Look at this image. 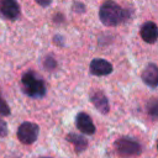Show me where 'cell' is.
<instances>
[{
	"mask_svg": "<svg viewBox=\"0 0 158 158\" xmlns=\"http://www.w3.org/2000/svg\"><path fill=\"white\" fill-rule=\"evenodd\" d=\"M40 6H42V7H47V6H49L51 4H52V0H35Z\"/></svg>",
	"mask_w": 158,
	"mask_h": 158,
	"instance_id": "e0dca14e",
	"label": "cell"
},
{
	"mask_svg": "<svg viewBox=\"0 0 158 158\" xmlns=\"http://www.w3.org/2000/svg\"><path fill=\"white\" fill-rule=\"evenodd\" d=\"M7 135V125L5 121L0 120V137H5Z\"/></svg>",
	"mask_w": 158,
	"mask_h": 158,
	"instance_id": "2e32d148",
	"label": "cell"
},
{
	"mask_svg": "<svg viewBox=\"0 0 158 158\" xmlns=\"http://www.w3.org/2000/svg\"><path fill=\"white\" fill-rule=\"evenodd\" d=\"M90 101L93 102V105L95 106L96 110H99L101 114H109L110 111V105H109V100L106 98V95L101 91V90H95L90 93Z\"/></svg>",
	"mask_w": 158,
	"mask_h": 158,
	"instance_id": "9c48e42d",
	"label": "cell"
},
{
	"mask_svg": "<svg viewBox=\"0 0 158 158\" xmlns=\"http://www.w3.org/2000/svg\"><path fill=\"white\" fill-rule=\"evenodd\" d=\"M65 139H67L69 143L73 144L75 153H81V152L85 151L86 147H88V141H86V138H85L84 136L79 135V133H73V132H70V133H68V135L65 136Z\"/></svg>",
	"mask_w": 158,
	"mask_h": 158,
	"instance_id": "8fae6325",
	"label": "cell"
},
{
	"mask_svg": "<svg viewBox=\"0 0 158 158\" xmlns=\"http://www.w3.org/2000/svg\"><path fill=\"white\" fill-rule=\"evenodd\" d=\"M53 41H54V43H56L57 46H63V44H64V40H63V37L59 36V35H57V36L53 38Z\"/></svg>",
	"mask_w": 158,
	"mask_h": 158,
	"instance_id": "d6986e66",
	"label": "cell"
},
{
	"mask_svg": "<svg viewBox=\"0 0 158 158\" xmlns=\"http://www.w3.org/2000/svg\"><path fill=\"white\" fill-rule=\"evenodd\" d=\"M139 33H141V37L144 42L154 43L158 40V26L152 21L144 22L139 30Z\"/></svg>",
	"mask_w": 158,
	"mask_h": 158,
	"instance_id": "30bf717a",
	"label": "cell"
},
{
	"mask_svg": "<svg viewBox=\"0 0 158 158\" xmlns=\"http://www.w3.org/2000/svg\"><path fill=\"white\" fill-rule=\"evenodd\" d=\"M142 81L151 86V88H157L158 86V65L154 63H149L144 67L141 74Z\"/></svg>",
	"mask_w": 158,
	"mask_h": 158,
	"instance_id": "ba28073f",
	"label": "cell"
},
{
	"mask_svg": "<svg viewBox=\"0 0 158 158\" xmlns=\"http://www.w3.org/2000/svg\"><path fill=\"white\" fill-rule=\"evenodd\" d=\"M40 133V127L35 122H22L17 128V138L23 144H32Z\"/></svg>",
	"mask_w": 158,
	"mask_h": 158,
	"instance_id": "277c9868",
	"label": "cell"
},
{
	"mask_svg": "<svg viewBox=\"0 0 158 158\" xmlns=\"http://www.w3.org/2000/svg\"><path fill=\"white\" fill-rule=\"evenodd\" d=\"M73 11L77 12V14H84L85 12V5L80 1H74L73 2V6H72Z\"/></svg>",
	"mask_w": 158,
	"mask_h": 158,
	"instance_id": "9a60e30c",
	"label": "cell"
},
{
	"mask_svg": "<svg viewBox=\"0 0 158 158\" xmlns=\"http://www.w3.org/2000/svg\"><path fill=\"white\" fill-rule=\"evenodd\" d=\"M146 111L152 118H158V98L148 100L146 105Z\"/></svg>",
	"mask_w": 158,
	"mask_h": 158,
	"instance_id": "7c38bea8",
	"label": "cell"
},
{
	"mask_svg": "<svg viewBox=\"0 0 158 158\" xmlns=\"http://www.w3.org/2000/svg\"><path fill=\"white\" fill-rule=\"evenodd\" d=\"M53 21L56 22V23H60V22H63L64 21V16H63V14H56L54 15V17H53Z\"/></svg>",
	"mask_w": 158,
	"mask_h": 158,
	"instance_id": "ac0fdd59",
	"label": "cell"
},
{
	"mask_svg": "<svg viewBox=\"0 0 158 158\" xmlns=\"http://www.w3.org/2000/svg\"><path fill=\"white\" fill-rule=\"evenodd\" d=\"M43 67L46 70H54L57 68V60L52 57V56H47L43 60Z\"/></svg>",
	"mask_w": 158,
	"mask_h": 158,
	"instance_id": "4fadbf2b",
	"label": "cell"
},
{
	"mask_svg": "<svg viewBox=\"0 0 158 158\" xmlns=\"http://www.w3.org/2000/svg\"><path fill=\"white\" fill-rule=\"evenodd\" d=\"M75 126L77 128L85 135H94L95 133V125L91 117L85 112H79L75 117Z\"/></svg>",
	"mask_w": 158,
	"mask_h": 158,
	"instance_id": "52a82bcc",
	"label": "cell"
},
{
	"mask_svg": "<svg viewBox=\"0 0 158 158\" xmlns=\"http://www.w3.org/2000/svg\"><path fill=\"white\" fill-rule=\"evenodd\" d=\"M157 149H158V139H157Z\"/></svg>",
	"mask_w": 158,
	"mask_h": 158,
	"instance_id": "ffe728a7",
	"label": "cell"
},
{
	"mask_svg": "<svg viewBox=\"0 0 158 158\" xmlns=\"http://www.w3.org/2000/svg\"><path fill=\"white\" fill-rule=\"evenodd\" d=\"M0 14L7 20H16L20 15V6L16 0H0Z\"/></svg>",
	"mask_w": 158,
	"mask_h": 158,
	"instance_id": "8992f818",
	"label": "cell"
},
{
	"mask_svg": "<svg viewBox=\"0 0 158 158\" xmlns=\"http://www.w3.org/2000/svg\"><path fill=\"white\" fill-rule=\"evenodd\" d=\"M9 115H10V107L0 95V116H9Z\"/></svg>",
	"mask_w": 158,
	"mask_h": 158,
	"instance_id": "5bb4252c",
	"label": "cell"
},
{
	"mask_svg": "<svg viewBox=\"0 0 158 158\" xmlns=\"http://www.w3.org/2000/svg\"><path fill=\"white\" fill-rule=\"evenodd\" d=\"M21 86L23 93L33 99L43 98L47 93L46 84L35 72H26L21 78Z\"/></svg>",
	"mask_w": 158,
	"mask_h": 158,
	"instance_id": "7a4b0ae2",
	"label": "cell"
},
{
	"mask_svg": "<svg viewBox=\"0 0 158 158\" xmlns=\"http://www.w3.org/2000/svg\"><path fill=\"white\" fill-rule=\"evenodd\" d=\"M114 147H115L116 153L125 158L139 156L142 152L141 143L131 137H120L118 139L115 141Z\"/></svg>",
	"mask_w": 158,
	"mask_h": 158,
	"instance_id": "3957f363",
	"label": "cell"
},
{
	"mask_svg": "<svg viewBox=\"0 0 158 158\" xmlns=\"http://www.w3.org/2000/svg\"><path fill=\"white\" fill-rule=\"evenodd\" d=\"M131 16V11L128 9H123L117 2L112 0H106L99 9V19L100 21L109 27H114L126 22Z\"/></svg>",
	"mask_w": 158,
	"mask_h": 158,
	"instance_id": "6da1fadb",
	"label": "cell"
},
{
	"mask_svg": "<svg viewBox=\"0 0 158 158\" xmlns=\"http://www.w3.org/2000/svg\"><path fill=\"white\" fill-rule=\"evenodd\" d=\"M112 64L102 58H95L90 62V73L95 77H105L112 73Z\"/></svg>",
	"mask_w": 158,
	"mask_h": 158,
	"instance_id": "5b68a950",
	"label": "cell"
},
{
	"mask_svg": "<svg viewBox=\"0 0 158 158\" xmlns=\"http://www.w3.org/2000/svg\"><path fill=\"white\" fill-rule=\"evenodd\" d=\"M42 158H49V157H42Z\"/></svg>",
	"mask_w": 158,
	"mask_h": 158,
	"instance_id": "44dd1931",
	"label": "cell"
}]
</instances>
